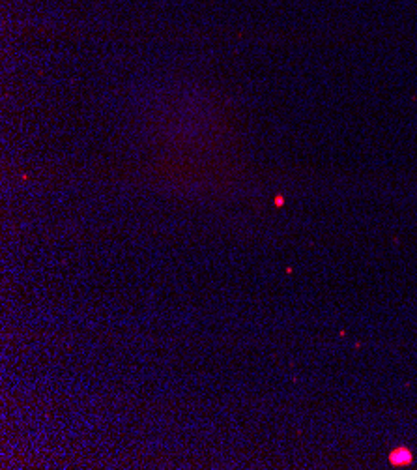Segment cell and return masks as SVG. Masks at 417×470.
Segmentation results:
<instances>
[{"label":"cell","mask_w":417,"mask_h":470,"mask_svg":"<svg viewBox=\"0 0 417 470\" xmlns=\"http://www.w3.org/2000/svg\"><path fill=\"white\" fill-rule=\"evenodd\" d=\"M389 461L393 463V465H408V463L412 461V455H410L406 450H397V452L391 453Z\"/></svg>","instance_id":"obj_1"}]
</instances>
